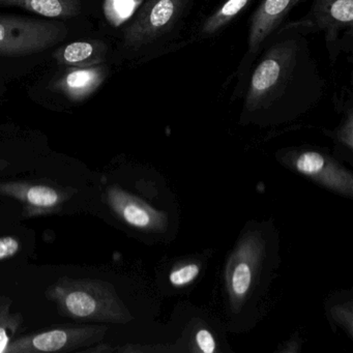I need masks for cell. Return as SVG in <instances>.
Listing matches in <instances>:
<instances>
[{
  "instance_id": "obj_12",
  "label": "cell",
  "mask_w": 353,
  "mask_h": 353,
  "mask_svg": "<svg viewBox=\"0 0 353 353\" xmlns=\"http://www.w3.org/2000/svg\"><path fill=\"white\" fill-rule=\"evenodd\" d=\"M296 169L303 174L320 179L325 185L336 187V189L343 191L346 189V181L351 183V181H344L346 173L336 172L338 170L328 165L325 158L318 152H307L301 154L296 160Z\"/></svg>"
},
{
  "instance_id": "obj_1",
  "label": "cell",
  "mask_w": 353,
  "mask_h": 353,
  "mask_svg": "<svg viewBox=\"0 0 353 353\" xmlns=\"http://www.w3.org/2000/svg\"><path fill=\"white\" fill-rule=\"evenodd\" d=\"M63 317L81 322L123 323L129 313L114 286L100 279L61 276L45 291Z\"/></svg>"
},
{
  "instance_id": "obj_5",
  "label": "cell",
  "mask_w": 353,
  "mask_h": 353,
  "mask_svg": "<svg viewBox=\"0 0 353 353\" xmlns=\"http://www.w3.org/2000/svg\"><path fill=\"white\" fill-rule=\"evenodd\" d=\"M183 0H148L123 34L129 48H140L166 32L181 15Z\"/></svg>"
},
{
  "instance_id": "obj_9",
  "label": "cell",
  "mask_w": 353,
  "mask_h": 353,
  "mask_svg": "<svg viewBox=\"0 0 353 353\" xmlns=\"http://www.w3.org/2000/svg\"><path fill=\"white\" fill-rule=\"evenodd\" d=\"M299 0H263L256 12L250 32V51L255 52Z\"/></svg>"
},
{
  "instance_id": "obj_3",
  "label": "cell",
  "mask_w": 353,
  "mask_h": 353,
  "mask_svg": "<svg viewBox=\"0 0 353 353\" xmlns=\"http://www.w3.org/2000/svg\"><path fill=\"white\" fill-rule=\"evenodd\" d=\"M107 326L98 324H65L36 334L15 338L5 353H67L81 351L102 342Z\"/></svg>"
},
{
  "instance_id": "obj_21",
  "label": "cell",
  "mask_w": 353,
  "mask_h": 353,
  "mask_svg": "<svg viewBox=\"0 0 353 353\" xmlns=\"http://www.w3.org/2000/svg\"><path fill=\"white\" fill-rule=\"evenodd\" d=\"M113 349L111 348L109 345L102 344L99 342L96 344L92 345V346L88 347V348L82 349L81 352L85 353H103V352H112Z\"/></svg>"
},
{
  "instance_id": "obj_7",
  "label": "cell",
  "mask_w": 353,
  "mask_h": 353,
  "mask_svg": "<svg viewBox=\"0 0 353 353\" xmlns=\"http://www.w3.org/2000/svg\"><path fill=\"white\" fill-rule=\"evenodd\" d=\"M104 200L121 221L139 230H150L159 224V216L148 204L119 185H109Z\"/></svg>"
},
{
  "instance_id": "obj_8",
  "label": "cell",
  "mask_w": 353,
  "mask_h": 353,
  "mask_svg": "<svg viewBox=\"0 0 353 353\" xmlns=\"http://www.w3.org/2000/svg\"><path fill=\"white\" fill-rule=\"evenodd\" d=\"M108 68L102 65L92 67L65 68V71L53 83V88L74 103L88 100L104 83Z\"/></svg>"
},
{
  "instance_id": "obj_13",
  "label": "cell",
  "mask_w": 353,
  "mask_h": 353,
  "mask_svg": "<svg viewBox=\"0 0 353 353\" xmlns=\"http://www.w3.org/2000/svg\"><path fill=\"white\" fill-rule=\"evenodd\" d=\"M12 305L11 297L0 295V353H5L23 323V315L20 312L12 311Z\"/></svg>"
},
{
  "instance_id": "obj_19",
  "label": "cell",
  "mask_w": 353,
  "mask_h": 353,
  "mask_svg": "<svg viewBox=\"0 0 353 353\" xmlns=\"http://www.w3.org/2000/svg\"><path fill=\"white\" fill-rule=\"evenodd\" d=\"M21 250V241L17 236L14 235L0 236V262L15 257Z\"/></svg>"
},
{
  "instance_id": "obj_15",
  "label": "cell",
  "mask_w": 353,
  "mask_h": 353,
  "mask_svg": "<svg viewBox=\"0 0 353 353\" xmlns=\"http://www.w3.org/2000/svg\"><path fill=\"white\" fill-rule=\"evenodd\" d=\"M254 265L245 259L241 258L234 268L231 270L229 279V288L231 294L236 299H243L252 288L254 278Z\"/></svg>"
},
{
  "instance_id": "obj_22",
  "label": "cell",
  "mask_w": 353,
  "mask_h": 353,
  "mask_svg": "<svg viewBox=\"0 0 353 353\" xmlns=\"http://www.w3.org/2000/svg\"><path fill=\"white\" fill-rule=\"evenodd\" d=\"M10 166L9 161L0 158V171L5 170Z\"/></svg>"
},
{
  "instance_id": "obj_10",
  "label": "cell",
  "mask_w": 353,
  "mask_h": 353,
  "mask_svg": "<svg viewBox=\"0 0 353 353\" xmlns=\"http://www.w3.org/2000/svg\"><path fill=\"white\" fill-rule=\"evenodd\" d=\"M107 50L102 41H78L57 49L53 59L65 68L92 67L104 63Z\"/></svg>"
},
{
  "instance_id": "obj_4",
  "label": "cell",
  "mask_w": 353,
  "mask_h": 353,
  "mask_svg": "<svg viewBox=\"0 0 353 353\" xmlns=\"http://www.w3.org/2000/svg\"><path fill=\"white\" fill-rule=\"evenodd\" d=\"M78 189L51 181H0V196L16 200L22 205L26 219L59 214L63 205L77 195Z\"/></svg>"
},
{
  "instance_id": "obj_2",
  "label": "cell",
  "mask_w": 353,
  "mask_h": 353,
  "mask_svg": "<svg viewBox=\"0 0 353 353\" xmlns=\"http://www.w3.org/2000/svg\"><path fill=\"white\" fill-rule=\"evenodd\" d=\"M67 26L21 16H0V55L23 57L44 52L63 42Z\"/></svg>"
},
{
  "instance_id": "obj_6",
  "label": "cell",
  "mask_w": 353,
  "mask_h": 353,
  "mask_svg": "<svg viewBox=\"0 0 353 353\" xmlns=\"http://www.w3.org/2000/svg\"><path fill=\"white\" fill-rule=\"evenodd\" d=\"M291 51L282 45L276 46L263 59L254 72L250 86L248 101L250 103L263 100L279 88L281 81L288 71Z\"/></svg>"
},
{
  "instance_id": "obj_20",
  "label": "cell",
  "mask_w": 353,
  "mask_h": 353,
  "mask_svg": "<svg viewBox=\"0 0 353 353\" xmlns=\"http://www.w3.org/2000/svg\"><path fill=\"white\" fill-rule=\"evenodd\" d=\"M196 342L200 350L204 353H212L216 350V341L208 330H200L196 334Z\"/></svg>"
},
{
  "instance_id": "obj_18",
  "label": "cell",
  "mask_w": 353,
  "mask_h": 353,
  "mask_svg": "<svg viewBox=\"0 0 353 353\" xmlns=\"http://www.w3.org/2000/svg\"><path fill=\"white\" fill-rule=\"evenodd\" d=\"M200 268L196 263H190L183 268H177L173 270L169 276V281L173 286L183 287L193 282L198 274H199Z\"/></svg>"
},
{
  "instance_id": "obj_14",
  "label": "cell",
  "mask_w": 353,
  "mask_h": 353,
  "mask_svg": "<svg viewBox=\"0 0 353 353\" xmlns=\"http://www.w3.org/2000/svg\"><path fill=\"white\" fill-rule=\"evenodd\" d=\"M251 0H227L226 3L212 14L202 26V34L210 36L224 28Z\"/></svg>"
},
{
  "instance_id": "obj_17",
  "label": "cell",
  "mask_w": 353,
  "mask_h": 353,
  "mask_svg": "<svg viewBox=\"0 0 353 353\" xmlns=\"http://www.w3.org/2000/svg\"><path fill=\"white\" fill-rule=\"evenodd\" d=\"M323 18L326 21L350 26L353 20V0H332L324 7Z\"/></svg>"
},
{
  "instance_id": "obj_11",
  "label": "cell",
  "mask_w": 353,
  "mask_h": 353,
  "mask_svg": "<svg viewBox=\"0 0 353 353\" xmlns=\"http://www.w3.org/2000/svg\"><path fill=\"white\" fill-rule=\"evenodd\" d=\"M0 7L21 8L52 19H72L81 13L80 0H0Z\"/></svg>"
},
{
  "instance_id": "obj_16",
  "label": "cell",
  "mask_w": 353,
  "mask_h": 353,
  "mask_svg": "<svg viewBox=\"0 0 353 353\" xmlns=\"http://www.w3.org/2000/svg\"><path fill=\"white\" fill-rule=\"evenodd\" d=\"M140 3L141 0H105V17L111 26L119 28L133 15Z\"/></svg>"
}]
</instances>
